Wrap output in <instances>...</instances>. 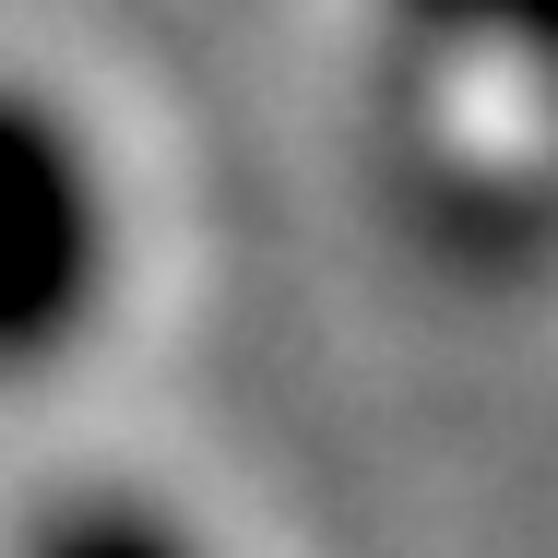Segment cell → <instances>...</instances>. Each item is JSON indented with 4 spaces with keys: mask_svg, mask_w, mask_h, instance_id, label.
Returning a JSON list of instances; mask_svg holds the SVG:
<instances>
[{
    "mask_svg": "<svg viewBox=\"0 0 558 558\" xmlns=\"http://www.w3.org/2000/svg\"><path fill=\"white\" fill-rule=\"evenodd\" d=\"M108 310V179L48 96L0 84V380L48 368Z\"/></svg>",
    "mask_w": 558,
    "mask_h": 558,
    "instance_id": "6da1fadb",
    "label": "cell"
},
{
    "mask_svg": "<svg viewBox=\"0 0 558 558\" xmlns=\"http://www.w3.org/2000/svg\"><path fill=\"white\" fill-rule=\"evenodd\" d=\"M404 12H416L428 36H451V48H463V36H511V24H523V0H404Z\"/></svg>",
    "mask_w": 558,
    "mask_h": 558,
    "instance_id": "3957f363",
    "label": "cell"
},
{
    "mask_svg": "<svg viewBox=\"0 0 558 558\" xmlns=\"http://www.w3.org/2000/svg\"><path fill=\"white\" fill-rule=\"evenodd\" d=\"M12 558H203L191 523H167L155 499H119V487H84V499H48L24 523Z\"/></svg>",
    "mask_w": 558,
    "mask_h": 558,
    "instance_id": "7a4b0ae2",
    "label": "cell"
}]
</instances>
